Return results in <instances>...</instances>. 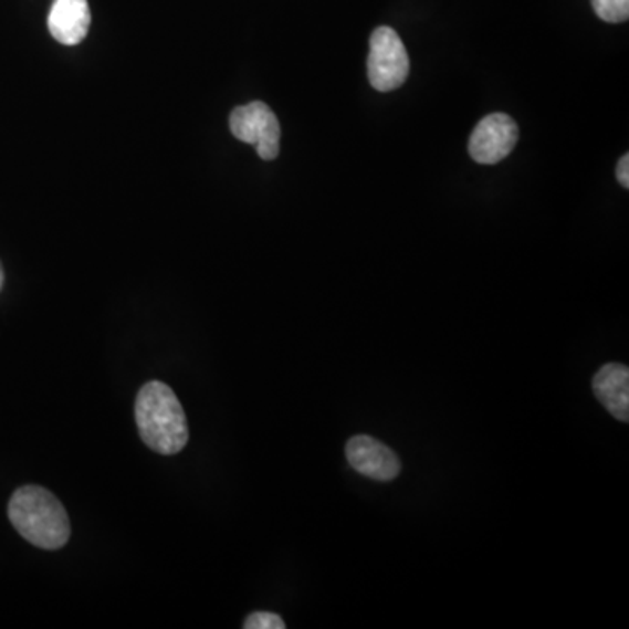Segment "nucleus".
Returning <instances> with one entry per match:
<instances>
[{"label": "nucleus", "mask_w": 629, "mask_h": 629, "mask_svg": "<svg viewBox=\"0 0 629 629\" xmlns=\"http://www.w3.org/2000/svg\"><path fill=\"white\" fill-rule=\"evenodd\" d=\"M517 138L520 128L513 117L502 113L490 114L472 132L469 153L475 163L496 165L513 153Z\"/></svg>", "instance_id": "nucleus-5"}, {"label": "nucleus", "mask_w": 629, "mask_h": 629, "mask_svg": "<svg viewBox=\"0 0 629 629\" xmlns=\"http://www.w3.org/2000/svg\"><path fill=\"white\" fill-rule=\"evenodd\" d=\"M593 392L616 420L629 421V369L622 364H605L593 376Z\"/></svg>", "instance_id": "nucleus-8"}, {"label": "nucleus", "mask_w": 629, "mask_h": 629, "mask_svg": "<svg viewBox=\"0 0 629 629\" xmlns=\"http://www.w3.org/2000/svg\"><path fill=\"white\" fill-rule=\"evenodd\" d=\"M8 514L18 534L41 549H60L71 538L67 511L46 488L21 486L9 501Z\"/></svg>", "instance_id": "nucleus-2"}, {"label": "nucleus", "mask_w": 629, "mask_h": 629, "mask_svg": "<svg viewBox=\"0 0 629 629\" xmlns=\"http://www.w3.org/2000/svg\"><path fill=\"white\" fill-rule=\"evenodd\" d=\"M617 180L621 182L622 188H629V156L625 155L619 159L617 165Z\"/></svg>", "instance_id": "nucleus-11"}, {"label": "nucleus", "mask_w": 629, "mask_h": 629, "mask_svg": "<svg viewBox=\"0 0 629 629\" xmlns=\"http://www.w3.org/2000/svg\"><path fill=\"white\" fill-rule=\"evenodd\" d=\"M598 18L609 23H622L629 18V0H591Z\"/></svg>", "instance_id": "nucleus-9"}, {"label": "nucleus", "mask_w": 629, "mask_h": 629, "mask_svg": "<svg viewBox=\"0 0 629 629\" xmlns=\"http://www.w3.org/2000/svg\"><path fill=\"white\" fill-rule=\"evenodd\" d=\"M231 134L251 144L264 161L275 159L280 153V123L264 102H251L234 108L230 116Z\"/></svg>", "instance_id": "nucleus-4"}, {"label": "nucleus", "mask_w": 629, "mask_h": 629, "mask_svg": "<svg viewBox=\"0 0 629 629\" xmlns=\"http://www.w3.org/2000/svg\"><path fill=\"white\" fill-rule=\"evenodd\" d=\"M138 433L150 450L177 454L189 441L188 420L176 392L161 381H149L135 400Z\"/></svg>", "instance_id": "nucleus-1"}, {"label": "nucleus", "mask_w": 629, "mask_h": 629, "mask_svg": "<svg viewBox=\"0 0 629 629\" xmlns=\"http://www.w3.org/2000/svg\"><path fill=\"white\" fill-rule=\"evenodd\" d=\"M4 285V271H2V264H0V289Z\"/></svg>", "instance_id": "nucleus-12"}, {"label": "nucleus", "mask_w": 629, "mask_h": 629, "mask_svg": "<svg viewBox=\"0 0 629 629\" xmlns=\"http://www.w3.org/2000/svg\"><path fill=\"white\" fill-rule=\"evenodd\" d=\"M345 453L350 468L369 480L388 483L400 474L399 457L378 439L355 436L346 442Z\"/></svg>", "instance_id": "nucleus-6"}, {"label": "nucleus", "mask_w": 629, "mask_h": 629, "mask_svg": "<svg viewBox=\"0 0 629 629\" xmlns=\"http://www.w3.org/2000/svg\"><path fill=\"white\" fill-rule=\"evenodd\" d=\"M245 629H285V622L279 614L254 612L243 622Z\"/></svg>", "instance_id": "nucleus-10"}, {"label": "nucleus", "mask_w": 629, "mask_h": 629, "mask_svg": "<svg viewBox=\"0 0 629 629\" xmlns=\"http://www.w3.org/2000/svg\"><path fill=\"white\" fill-rule=\"evenodd\" d=\"M92 25L88 0H54L48 18L51 35L60 44L75 46L88 35Z\"/></svg>", "instance_id": "nucleus-7"}, {"label": "nucleus", "mask_w": 629, "mask_h": 629, "mask_svg": "<svg viewBox=\"0 0 629 629\" xmlns=\"http://www.w3.org/2000/svg\"><path fill=\"white\" fill-rule=\"evenodd\" d=\"M409 75V54L405 42L390 27H378L369 39L367 77L378 92H394Z\"/></svg>", "instance_id": "nucleus-3"}]
</instances>
